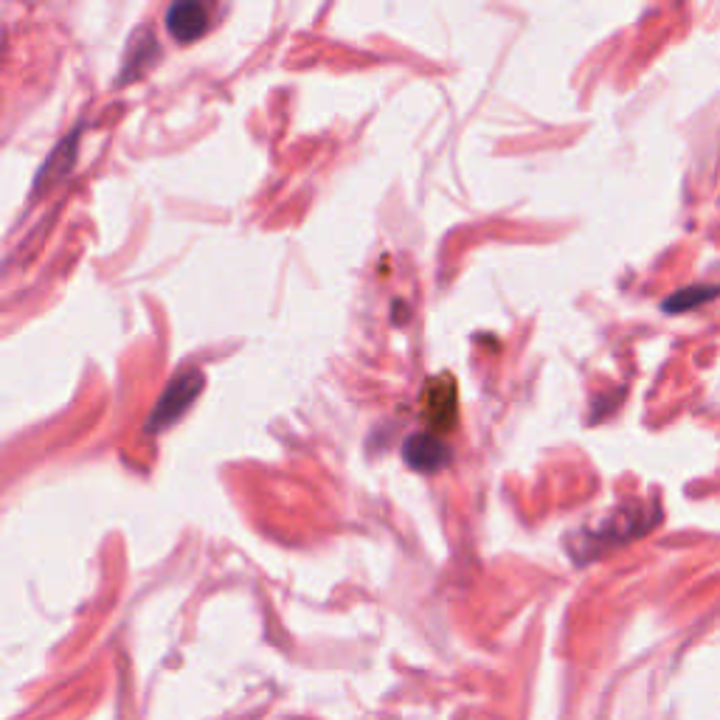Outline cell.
Segmentation results:
<instances>
[{"label":"cell","instance_id":"1","mask_svg":"<svg viewBox=\"0 0 720 720\" xmlns=\"http://www.w3.org/2000/svg\"><path fill=\"white\" fill-rule=\"evenodd\" d=\"M659 507H647L641 501H630V504H623L619 510H614L610 515H605L594 529L583 532L580 541V560H588L594 555H603V552L614 549L619 544H628L634 537L647 535L659 524Z\"/></svg>","mask_w":720,"mask_h":720},{"label":"cell","instance_id":"2","mask_svg":"<svg viewBox=\"0 0 720 720\" xmlns=\"http://www.w3.org/2000/svg\"><path fill=\"white\" fill-rule=\"evenodd\" d=\"M203 389V374L197 369H184V372H177L175 378L166 383L164 394L155 403L153 414L147 416V425L144 431L147 434H158V431H166L172 422H177L181 416L189 411V405L195 403V398L200 394Z\"/></svg>","mask_w":720,"mask_h":720},{"label":"cell","instance_id":"3","mask_svg":"<svg viewBox=\"0 0 720 720\" xmlns=\"http://www.w3.org/2000/svg\"><path fill=\"white\" fill-rule=\"evenodd\" d=\"M422 416L428 420V425L434 431H453L459 420V405H456V383L451 374H440V378L428 380L422 389Z\"/></svg>","mask_w":720,"mask_h":720},{"label":"cell","instance_id":"4","mask_svg":"<svg viewBox=\"0 0 720 720\" xmlns=\"http://www.w3.org/2000/svg\"><path fill=\"white\" fill-rule=\"evenodd\" d=\"M164 23L175 43H195L208 29V9L203 3H197V0H177V3H172L166 9Z\"/></svg>","mask_w":720,"mask_h":720},{"label":"cell","instance_id":"5","mask_svg":"<svg viewBox=\"0 0 720 720\" xmlns=\"http://www.w3.org/2000/svg\"><path fill=\"white\" fill-rule=\"evenodd\" d=\"M403 459L414 471L436 473L451 462V451H448V445L436 434L420 431V434H411L403 442Z\"/></svg>","mask_w":720,"mask_h":720},{"label":"cell","instance_id":"6","mask_svg":"<svg viewBox=\"0 0 720 720\" xmlns=\"http://www.w3.org/2000/svg\"><path fill=\"white\" fill-rule=\"evenodd\" d=\"M155 56H158V43H155V38H153V29L135 31L133 38H130L127 49H124L122 76H119V82L138 80V76L144 74L150 65H153Z\"/></svg>","mask_w":720,"mask_h":720},{"label":"cell","instance_id":"7","mask_svg":"<svg viewBox=\"0 0 720 720\" xmlns=\"http://www.w3.org/2000/svg\"><path fill=\"white\" fill-rule=\"evenodd\" d=\"M76 144H80V138H76V133H71L62 141L60 147L51 153V158L45 161L43 169L38 172V189L45 184H54V181H60V177H65L68 172H71V166H74L76 161Z\"/></svg>","mask_w":720,"mask_h":720},{"label":"cell","instance_id":"8","mask_svg":"<svg viewBox=\"0 0 720 720\" xmlns=\"http://www.w3.org/2000/svg\"><path fill=\"white\" fill-rule=\"evenodd\" d=\"M718 294H720V285H692L678 290V294H672L661 307H665V312H670V316H678V312L696 310V307L707 305V301H712Z\"/></svg>","mask_w":720,"mask_h":720}]
</instances>
